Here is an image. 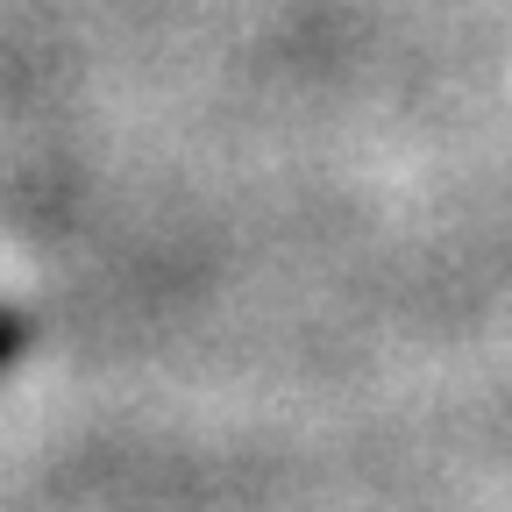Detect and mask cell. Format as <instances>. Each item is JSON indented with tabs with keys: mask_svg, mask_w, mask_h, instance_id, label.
<instances>
[{
	"mask_svg": "<svg viewBox=\"0 0 512 512\" xmlns=\"http://www.w3.org/2000/svg\"><path fill=\"white\" fill-rule=\"evenodd\" d=\"M29 356V320L8 306V299H0V370H15Z\"/></svg>",
	"mask_w": 512,
	"mask_h": 512,
	"instance_id": "cell-1",
	"label": "cell"
}]
</instances>
